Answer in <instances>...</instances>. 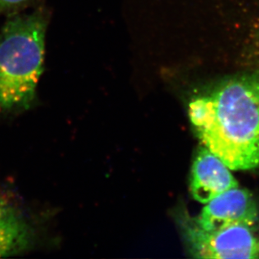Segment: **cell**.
<instances>
[{
    "instance_id": "cell-1",
    "label": "cell",
    "mask_w": 259,
    "mask_h": 259,
    "mask_svg": "<svg viewBox=\"0 0 259 259\" xmlns=\"http://www.w3.org/2000/svg\"><path fill=\"white\" fill-rule=\"evenodd\" d=\"M189 117L202 145L232 170L259 167V71L206 88L189 104Z\"/></svg>"
},
{
    "instance_id": "cell-2",
    "label": "cell",
    "mask_w": 259,
    "mask_h": 259,
    "mask_svg": "<svg viewBox=\"0 0 259 259\" xmlns=\"http://www.w3.org/2000/svg\"><path fill=\"white\" fill-rule=\"evenodd\" d=\"M48 18L15 15L0 29V111L29 108L43 72Z\"/></svg>"
},
{
    "instance_id": "cell-3",
    "label": "cell",
    "mask_w": 259,
    "mask_h": 259,
    "mask_svg": "<svg viewBox=\"0 0 259 259\" xmlns=\"http://www.w3.org/2000/svg\"><path fill=\"white\" fill-rule=\"evenodd\" d=\"M187 240L194 257L201 258H257L259 242L252 226L237 223L212 231L198 226L187 230Z\"/></svg>"
},
{
    "instance_id": "cell-4",
    "label": "cell",
    "mask_w": 259,
    "mask_h": 259,
    "mask_svg": "<svg viewBox=\"0 0 259 259\" xmlns=\"http://www.w3.org/2000/svg\"><path fill=\"white\" fill-rule=\"evenodd\" d=\"M257 218L258 210L252 194L246 189L236 187L206 203L197 220V226L205 231L237 223L253 227Z\"/></svg>"
},
{
    "instance_id": "cell-5",
    "label": "cell",
    "mask_w": 259,
    "mask_h": 259,
    "mask_svg": "<svg viewBox=\"0 0 259 259\" xmlns=\"http://www.w3.org/2000/svg\"><path fill=\"white\" fill-rule=\"evenodd\" d=\"M231 169L206 147L201 146L191 169V195L198 202L206 204L238 183Z\"/></svg>"
},
{
    "instance_id": "cell-6",
    "label": "cell",
    "mask_w": 259,
    "mask_h": 259,
    "mask_svg": "<svg viewBox=\"0 0 259 259\" xmlns=\"http://www.w3.org/2000/svg\"><path fill=\"white\" fill-rule=\"evenodd\" d=\"M30 240V231L20 213L0 197V257L25 249Z\"/></svg>"
},
{
    "instance_id": "cell-7",
    "label": "cell",
    "mask_w": 259,
    "mask_h": 259,
    "mask_svg": "<svg viewBox=\"0 0 259 259\" xmlns=\"http://www.w3.org/2000/svg\"><path fill=\"white\" fill-rule=\"evenodd\" d=\"M34 0H0V14L13 13L30 5Z\"/></svg>"
}]
</instances>
